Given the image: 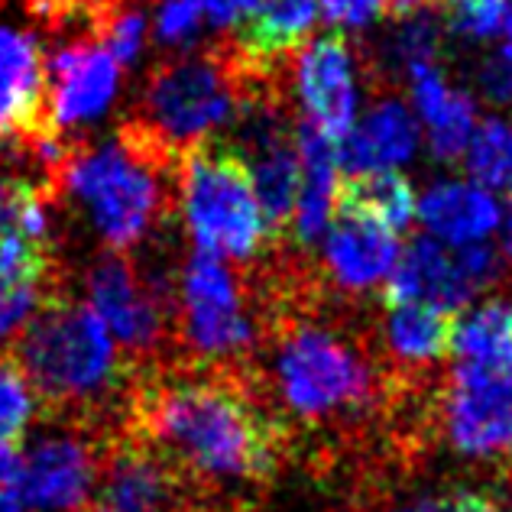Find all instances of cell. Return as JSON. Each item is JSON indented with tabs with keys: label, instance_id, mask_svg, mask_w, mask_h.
I'll return each mask as SVG.
<instances>
[{
	"label": "cell",
	"instance_id": "1",
	"mask_svg": "<svg viewBox=\"0 0 512 512\" xmlns=\"http://www.w3.org/2000/svg\"><path fill=\"white\" fill-rule=\"evenodd\" d=\"M130 431L179 477L266 480L279 435L231 373H156L130 393Z\"/></svg>",
	"mask_w": 512,
	"mask_h": 512
},
{
	"label": "cell",
	"instance_id": "2",
	"mask_svg": "<svg viewBox=\"0 0 512 512\" xmlns=\"http://www.w3.org/2000/svg\"><path fill=\"white\" fill-rule=\"evenodd\" d=\"M36 406L46 415L94 419L120 393L130 360L88 302H69L59 292L39 305L17 334V354Z\"/></svg>",
	"mask_w": 512,
	"mask_h": 512
},
{
	"label": "cell",
	"instance_id": "3",
	"mask_svg": "<svg viewBox=\"0 0 512 512\" xmlns=\"http://www.w3.org/2000/svg\"><path fill=\"white\" fill-rule=\"evenodd\" d=\"M169 153L133 124L101 146L75 143L62 169L59 195L85 205L94 231L111 250H130L150 237L169 208Z\"/></svg>",
	"mask_w": 512,
	"mask_h": 512
},
{
	"label": "cell",
	"instance_id": "4",
	"mask_svg": "<svg viewBox=\"0 0 512 512\" xmlns=\"http://www.w3.org/2000/svg\"><path fill=\"white\" fill-rule=\"evenodd\" d=\"M269 380L282 406L308 425L357 422L389 389L367 350L315 318L276 334Z\"/></svg>",
	"mask_w": 512,
	"mask_h": 512
},
{
	"label": "cell",
	"instance_id": "5",
	"mask_svg": "<svg viewBox=\"0 0 512 512\" xmlns=\"http://www.w3.org/2000/svg\"><path fill=\"white\" fill-rule=\"evenodd\" d=\"M247 101L234 59L221 52H185L150 75L133 124L169 156H185L231 130Z\"/></svg>",
	"mask_w": 512,
	"mask_h": 512
},
{
	"label": "cell",
	"instance_id": "6",
	"mask_svg": "<svg viewBox=\"0 0 512 512\" xmlns=\"http://www.w3.org/2000/svg\"><path fill=\"white\" fill-rule=\"evenodd\" d=\"M175 205L195 250L218 260L253 263L273 237L250 175L234 150H188L175 172Z\"/></svg>",
	"mask_w": 512,
	"mask_h": 512
},
{
	"label": "cell",
	"instance_id": "7",
	"mask_svg": "<svg viewBox=\"0 0 512 512\" xmlns=\"http://www.w3.org/2000/svg\"><path fill=\"white\" fill-rule=\"evenodd\" d=\"M172 321L179 341L198 363H231L256 344V315L244 279L227 260L195 250L185 260L172 295Z\"/></svg>",
	"mask_w": 512,
	"mask_h": 512
},
{
	"label": "cell",
	"instance_id": "8",
	"mask_svg": "<svg viewBox=\"0 0 512 512\" xmlns=\"http://www.w3.org/2000/svg\"><path fill=\"white\" fill-rule=\"evenodd\" d=\"M441 431L467 461H509L512 354L454 363L441 393Z\"/></svg>",
	"mask_w": 512,
	"mask_h": 512
},
{
	"label": "cell",
	"instance_id": "9",
	"mask_svg": "<svg viewBox=\"0 0 512 512\" xmlns=\"http://www.w3.org/2000/svg\"><path fill=\"white\" fill-rule=\"evenodd\" d=\"M88 305L111 331L124 357L153 360L169 341L172 289L163 279L146 276L124 253H104L88 269Z\"/></svg>",
	"mask_w": 512,
	"mask_h": 512
},
{
	"label": "cell",
	"instance_id": "10",
	"mask_svg": "<svg viewBox=\"0 0 512 512\" xmlns=\"http://www.w3.org/2000/svg\"><path fill=\"white\" fill-rule=\"evenodd\" d=\"M503 279V253L490 244L444 247L431 237H415L406 250H399L393 276L386 279V302H422L441 312L474 305L483 292H490Z\"/></svg>",
	"mask_w": 512,
	"mask_h": 512
},
{
	"label": "cell",
	"instance_id": "11",
	"mask_svg": "<svg viewBox=\"0 0 512 512\" xmlns=\"http://www.w3.org/2000/svg\"><path fill=\"white\" fill-rule=\"evenodd\" d=\"M292 98L302 127L334 143L363 111V69L341 33L308 39L292 59Z\"/></svg>",
	"mask_w": 512,
	"mask_h": 512
},
{
	"label": "cell",
	"instance_id": "12",
	"mask_svg": "<svg viewBox=\"0 0 512 512\" xmlns=\"http://www.w3.org/2000/svg\"><path fill=\"white\" fill-rule=\"evenodd\" d=\"M78 512H182V477L133 431L101 444V464Z\"/></svg>",
	"mask_w": 512,
	"mask_h": 512
},
{
	"label": "cell",
	"instance_id": "13",
	"mask_svg": "<svg viewBox=\"0 0 512 512\" xmlns=\"http://www.w3.org/2000/svg\"><path fill=\"white\" fill-rule=\"evenodd\" d=\"M237 156L244 163L256 201L273 231L286 227L292 218L295 195H299V150L295 133L289 130L273 104L250 98L237 117Z\"/></svg>",
	"mask_w": 512,
	"mask_h": 512
},
{
	"label": "cell",
	"instance_id": "14",
	"mask_svg": "<svg viewBox=\"0 0 512 512\" xmlns=\"http://www.w3.org/2000/svg\"><path fill=\"white\" fill-rule=\"evenodd\" d=\"M101 444L88 425L43 435L23 454V500L39 512H78L85 506L101 464Z\"/></svg>",
	"mask_w": 512,
	"mask_h": 512
},
{
	"label": "cell",
	"instance_id": "15",
	"mask_svg": "<svg viewBox=\"0 0 512 512\" xmlns=\"http://www.w3.org/2000/svg\"><path fill=\"white\" fill-rule=\"evenodd\" d=\"M120 88V65L98 39H69L46 59V114L56 130L107 114Z\"/></svg>",
	"mask_w": 512,
	"mask_h": 512
},
{
	"label": "cell",
	"instance_id": "16",
	"mask_svg": "<svg viewBox=\"0 0 512 512\" xmlns=\"http://www.w3.org/2000/svg\"><path fill=\"white\" fill-rule=\"evenodd\" d=\"M422 150V130L412 107L386 94L357 114L338 143L341 169L350 175H386L402 172Z\"/></svg>",
	"mask_w": 512,
	"mask_h": 512
},
{
	"label": "cell",
	"instance_id": "17",
	"mask_svg": "<svg viewBox=\"0 0 512 512\" xmlns=\"http://www.w3.org/2000/svg\"><path fill=\"white\" fill-rule=\"evenodd\" d=\"M409 85V107L419 120L422 143L431 150V156L441 163L461 159L470 137L480 124L477 98L461 85L451 82V75L438 62H422L402 72Z\"/></svg>",
	"mask_w": 512,
	"mask_h": 512
},
{
	"label": "cell",
	"instance_id": "18",
	"mask_svg": "<svg viewBox=\"0 0 512 512\" xmlns=\"http://www.w3.org/2000/svg\"><path fill=\"white\" fill-rule=\"evenodd\" d=\"M321 269L328 282L344 295H367L383 289L399 260V234L383 231L354 214H338L318 240Z\"/></svg>",
	"mask_w": 512,
	"mask_h": 512
},
{
	"label": "cell",
	"instance_id": "19",
	"mask_svg": "<svg viewBox=\"0 0 512 512\" xmlns=\"http://www.w3.org/2000/svg\"><path fill=\"white\" fill-rule=\"evenodd\" d=\"M503 214V201L490 188L477 185L467 175L464 179L444 175V179L428 182L419 195L415 221L425 227V237L444 247H470L490 244V237L500 234Z\"/></svg>",
	"mask_w": 512,
	"mask_h": 512
},
{
	"label": "cell",
	"instance_id": "20",
	"mask_svg": "<svg viewBox=\"0 0 512 512\" xmlns=\"http://www.w3.org/2000/svg\"><path fill=\"white\" fill-rule=\"evenodd\" d=\"M46 59L23 30L0 23V140H30L49 130Z\"/></svg>",
	"mask_w": 512,
	"mask_h": 512
},
{
	"label": "cell",
	"instance_id": "21",
	"mask_svg": "<svg viewBox=\"0 0 512 512\" xmlns=\"http://www.w3.org/2000/svg\"><path fill=\"white\" fill-rule=\"evenodd\" d=\"M295 150H299V195L292 205V237L302 247H318V240L334 224L341 211V159L338 143L321 133L299 127L295 130Z\"/></svg>",
	"mask_w": 512,
	"mask_h": 512
},
{
	"label": "cell",
	"instance_id": "22",
	"mask_svg": "<svg viewBox=\"0 0 512 512\" xmlns=\"http://www.w3.org/2000/svg\"><path fill=\"white\" fill-rule=\"evenodd\" d=\"M52 247L0 234V341H13L52 295Z\"/></svg>",
	"mask_w": 512,
	"mask_h": 512
},
{
	"label": "cell",
	"instance_id": "23",
	"mask_svg": "<svg viewBox=\"0 0 512 512\" xmlns=\"http://www.w3.org/2000/svg\"><path fill=\"white\" fill-rule=\"evenodd\" d=\"M451 315L435 305H389L383 318V347L402 370H431L451 350Z\"/></svg>",
	"mask_w": 512,
	"mask_h": 512
},
{
	"label": "cell",
	"instance_id": "24",
	"mask_svg": "<svg viewBox=\"0 0 512 512\" xmlns=\"http://www.w3.org/2000/svg\"><path fill=\"white\" fill-rule=\"evenodd\" d=\"M318 20V0H263L260 10L240 26L244 59L260 65L295 56L312 39Z\"/></svg>",
	"mask_w": 512,
	"mask_h": 512
},
{
	"label": "cell",
	"instance_id": "25",
	"mask_svg": "<svg viewBox=\"0 0 512 512\" xmlns=\"http://www.w3.org/2000/svg\"><path fill=\"white\" fill-rule=\"evenodd\" d=\"M415 211H419V192L402 172L357 175L341 188V214H354L383 231L402 234L415 221Z\"/></svg>",
	"mask_w": 512,
	"mask_h": 512
},
{
	"label": "cell",
	"instance_id": "26",
	"mask_svg": "<svg viewBox=\"0 0 512 512\" xmlns=\"http://www.w3.org/2000/svg\"><path fill=\"white\" fill-rule=\"evenodd\" d=\"M451 350L457 360H493L512 354V302L487 299L467 305L451 325Z\"/></svg>",
	"mask_w": 512,
	"mask_h": 512
},
{
	"label": "cell",
	"instance_id": "27",
	"mask_svg": "<svg viewBox=\"0 0 512 512\" xmlns=\"http://www.w3.org/2000/svg\"><path fill=\"white\" fill-rule=\"evenodd\" d=\"M461 159L467 179L493 195H512V114L483 117Z\"/></svg>",
	"mask_w": 512,
	"mask_h": 512
},
{
	"label": "cell",
	"instance_id": "28",
	"mask_svg": "<svg viewBox=\"0 0 512 512\" xmlns=\"http://www.w3.org/2000/svg\"><path fill=\"white\" fill-rule=\"evenodd\" d=\"M444 43V26L428 10L402 13L396 20L393 33L386 36V62H393V69L406 72L412 65L438 62V52Z\"/></svg>",
	"mask_w": 512,
	"mask_h": 512
},
{
	"label": "cell",
	"instance_id": "29",
	"mask_svg": "<svg viewBox=\"0 0 512 512\" xmlns=\"http://www.w3.org/2000/svg\"><path fill=\"white\" fill-rule=\"evenodd\" d=\"M98 39L117 59L120 69H124V65L140 62L146 43H150V20H146V13L137 4H130V0H107L101 26H98Z\"/></svg>",
	"mask_w": 512,
	"mask_h": 512
},
{
	"label": "cell",
	"instance_id": "30",
	"mask_svg": "<svg viewBox=\"0 0 512 512\" xmlns=\"http://www.w3.org/2000/svg\"><path fill=\"white\" fill-rule=\"evenodd\" d=\"M36 412L33 386L13 354L0 357V448H17Z\"/></svg>",
	"mask_w": 512,
	"mask_h": 512
},
{
	"label": "cell",
	"instance_id": "31",
	"mask_svg": "<svg viewBox=\"0 0 512 512\" xmlns=\"http://www.w3.org/2000/svg\"><path fill=\"white\" fill-rule=\"evenodd\" d=\"M208 26V13L201 0H159L153 13L156 43L169 49H192Z\"/></svg>",
	"mask_w": 512,
	"mask_h": 512
},
{
	"label": "cell",
	"instance_id": "32",
	"mask_svg": "<svg viewBox=\"0 0 512 512\" xmlns=\"http://www.w3.org/2000/svg\"><path fill=\"white\" fill-rule=\"evenodd\" d=\"M503 0H444V17L451 33L467 43H487L500 30Z\"/></svg>",
	"mask_w": 512,
	"mask_h": 512
},
{
	"label": "cell",
	"instance_id": "33",
	"mask_svg": "<svg viewBox=\"0 0 512 512\" xmlns=\"http://www.w3.org/2000/svg\"><path fill=\"white\" fill-rule=\"evenodd\" d=\"M474 88H477V98L500 107V111L512 107V46L503 43L490 52H483V59L474 69Z\"/></svg>",
	"mask_w": 512,
	"mask_h": 512
},
{
	"label": "cell",
	"instance_id": "34",
	"mask_svg": "<svg viewBox=\"0 0 512 512\" xmlns=\"http://www.w3.org/2000/svg\"><path fill=\"white\" fill-rule=\"evenodd\" d=\"M321 20L334 33H367L389 13V0H321Z\"/></svg>",
	"mask_w": 512,
	"mask_h": 512
},
{
	"label": "cell",
	"instance_id": "35",
	"mask_svg": "<svg viewBox=\"0 0 512 512\" xmlns=\"http://www.w3.org/2000/svg\"><path fill=\"white\" fill-rule=\"evenodd\" d=\"M23 457L17 448H0V512H30L23 500Z\"/></svg>",
	"mask_w": 512,
	"mask_h": 512
},
{
	"label": "cell",
	"instance_id": "36",
	"mask_svg": "<svg viewBox=\"0 0 512 512\" xmlns=\"http://www.w3.org/2000/svg\"><path fill=\"white\" fill-rule=\"evenodd\" d=\"M201 4H205L211 26H218V30H240L260 10L263 0H201Z\"/></svg>",
	"mask_w": 512,
	"mask_h": 512
},
{
	"label": "cell",
	"instance_id": "37",
	"mask_svg": "<svg viewBox=\"0 0 512 512\" xmlns=\"http://www.w3.org/2000/svg\"><path fill=\"white\" fill-rule=\"evenodd\" d=\"M393 512H454V500H451V493H444V496H435V500H419V503L399 506Z\"/></svg>",
	"mask_w": 512,
	"mask_h": 512
},
{
	"label": "cell",
	"instance_id": "38",
	"mask_svg": "<svg viewBox=\"0 0 512 512\" xmlns=\"http://www.w3.org/2000/svg\"><path fill=\"white\" fill-rule=\"evenodd\" d=\"M431 0H389V10L402 17V13H415V10H428Z\"/></svg>",
	"mask_w": 512,
	"mask_h": 512
},
{
	"label": "cell",
	"instance_id": "39",
	"mask_svg": "<svg viewBox=\"0 0 512 512\" xmlns=\"http://www.w3.org/2000/svg\"><path fill=\"white\" fill-rule=\"evenodd\" d=\"M496 36L506 39V46H512V0H503V10H500V30Z\"/></svg>",
	"mask_w": 512,
	"mask_h": 512
},
{
	"label": "cell",
	"instance_id": "40",
	"mask_svg": "<svg viewBox=\"0 0 512 512\" xmlns=\"http://www.w3.org/2000/svg\"><path fill=\"white\" fill-rule=\"evenodd\" d=\"M500 231H503V247H506V256L512 260V208L503 214V227H500Z\"/></svg>",
	"mask_w": 512,
	"mask_h": 512
}]
</instances>
